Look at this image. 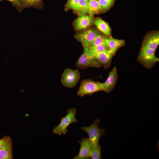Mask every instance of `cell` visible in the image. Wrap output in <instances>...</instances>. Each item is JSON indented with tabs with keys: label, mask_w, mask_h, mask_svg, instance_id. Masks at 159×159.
<instances>
[{
	"label": "cell",
	"mask_w": 159,
	"mask_h": 159,
	"mask_svg": "<svg viewBox=\"0 0 159 159\" xmlns=\"http://www.w3.org/2000/svg\"><path fill=\"white\" fill-rule=\"evenodd\" d=\"M67 113L65 116L62 118L59 124L54 128L53 132L54 134L59 136L62 134H66L68 126L72 123L77 122V120L75 117L77 111L75 108L69 109Z\"/></svg>",
	"instance_id": "cell-1"
},
{
	"label": "cell",
	"mask_w": 159,
	"mask_h": 159,
	"mask_svg": "<svg viewBox=\"0 0 159 159\" xmlns=\"http://www.w3.org/2000/svg\"><path fill=\"white\" fill-rule=\"evenodd\" d=\"M103 90L102 83L91 79L83 80L81 83L77 94L82 97L86 95H92L95 92Z\"/></svg>",
	"instance_id": "cell-2"
},
{
	"label": "cell",
	"mask_w": 159,
	"mask_h": 159,
	"mask_svg": "<svg viewBox=\"0 0 159 159\" xmlns=\"http://www.w3.org/2000/svg\"><path fill=\"white\" fill-rule=\"evenodd\" d=\"M83 47V52L75 64L76 67L80 69H84L88 67H100L99 64L95 58L88 47Z\"/></svg>",
	"instance_id": "cell-3"
},
{
	"label": "cell",
	"mask_w": 159,
	"mask_h": 159,
	"mask_svg": "<svg viewBox=\"0 0 159 159\" xmlns=\"http://www.w3.org/2000/svg\"><path fill=\"white\" fill-rule=\"evenodd\" d=\"M155 51L147 48H141L138 59V62L146 68H151L159 61L155 55Z\"/></svg>",
	"instance_id": "cell-4"
},
{
	"label": "cell",
	"mask_w": 159,
	"mask_h": 159,
	"mask_svg": "<svg viewBox=\"0 0 159 159\" xmlns=\"http://www.w3.org/2000/svg\"><path fill=\"white\" fill-rule=\"evenodd\" d=\"M100 122V120L97 119L95 120L94 122L91 123L90 126H84L80 128L82 130L87 133L89 136V139L92 144L99 143L100 138L105 134V130L99 127Z\"/></svg>",
	"instance_id": "cell-5"
},
{
	"label": "cell",
	"mask_w": 159,
	"mask_h": 159,
	"mask_svg": "<svg viewBox=\"0 0 159 159\" xmlns=\"http://www.w3.org/2000/svg\"><path fill=\"white\" fill-rule=\"evenodd\" d=\"M80 78V74L77 69L67 68L64 71L61 78V82L64 87L73 88L75 86Z\"/></svg>",
	"instance_id": "cell-6"
},
{
	"label": "cell",
	"mask_w": 159,
	"mask_h": 159,
	"mask_svg": "<svg viewBox=\"0 0 159 159\" xmlns=\"http://www.w3.org/2000/svg\"><path fill=\"white\" fill-rule=\"evenodd\" d=\"M76 33L74 36L76 39L80 42L83 47H88L92 42L99 34L93 28H87Z\"/></svg>",
	"instance_id": "cell-7"
},
{
	"label": "cell",
	"mask_w": 159,
	"mask_h": 159,
	"mask_svg": "<svg viewBox=\"0 0 159 159\" xmlns=\"http://www.w3.org/2000/svg\"><path fill=\"white\" fill-rule=\"evenodd\" d=\"M94 20V16L89 15L79 16L73 23L74 29L76 31H81L87 29L93 24Z\"/></svg>",
	"instance_id": "cell-8"
},
{
	"label": "cell",
	"mask_w": 159,
	"mask_h": 159,
	"mask_svg": "<svg viewBox=\"0 0 159 159\" xmlns=\"http://www.w3.org/2000/svg\"><path fill=\"white\" fill-rule=\"evenodd\" d=\"M80 148L79 152L73 159H85L90 158L91 149V143L89 138H82L78 141Z\"/></svg>",
	"instance_id": "cell-9"
},
{
	"label": "cell",
	"mask_w": 159,
	"mask_h": 159,
	"mask_svg": "<svg viewBox=\"0 0 159 159\" xmlns=\"http://www.w3.org/2000/svg\"><path fill=\"white\" fill-rule=\"evenodd\" d=\"M115 53L107 50L93 55L100 66L107 69L110 67L112 58Z\"/></svg>",
	"instance_id": "cell-10"
},
{
	"label": "cell",
	"mask_w": 159,
	"mask_h": 159,
	"mask_svg": "<svg viewBox=\"0 0 159 159\" xmlns=\"http://www.w3.org/2000/svg\"><path fill=\"white\" fill-rule=\"evenodd\" d=\"M159 44V34L158 32H153L145 37L141 48H147L156 50Z\"/></svg>",
	"instance_id": "cell-11"
},
{
	"label": "cell",
	"mask_w": 159,
	"mask_h": 159,
	"mask_svg": "<svg viewBox=\"0 0 159 159\" xmlns=\"http://www.w3.org/2000/svg\"><path fill=\"white\" fill-rule=\"evenodd\" d=\"M117 69L114 67L110 72L105 82L103 83V90L106 93L111 91L115 87L118 78Z\"/></svg>",
	"instance_id": "cell-12"
},
{
	"label": "cell",
	"mask_w": 159,
	"mask_h": 159,
	"mask_svg": "<svg viewBox=\"0 0 159 159\" xmlns=\"http://www.w3.org/2000/svg\"><path fill=\"white\" fill-rule=\"evenodd\" d=\"M43 5L42 0H19V8L18 11L20 12L26 8L31 7L41 9Z\"/></svg>",
	"instance_id": "cell-13"
},
{
	"label": "cell",
	"mask_w": 159,
	"mask_h": 159,
	"mask_svg": "<svg viewBox=\"0 0 159 159\" xmlns=\"http://www.w3.org/2000/svg\"><path fill=\"white\" fill-rule=\"evenodd\" d=\"M87 14L91 16L99 14L105 12L99 4L97 0H89Z\"/></svg>",
	"instance_id": "cell-14"
},
{
	"label": "cell",
	"mask_w": 159,
	"mask_h": 159,
	"mask_svg": "<svg viewBox=\"0 0 159 159\" xmlns=\"http://www.w3.org/2000/svg\"><path fill=\"white\" fill-rule=\"evenodd\" d=\"M93 24L97 28L105 35L111 34V29L108 24L100 17L95 19Z\"/></svg>",
	"instance_id": "cell-15"
},
{
	"label": "cell",
	"mask_w": 159,
	"mask_h": 159,
	"mask_svg": "<svg viewBox=\"0 0 159 159\" xmlns=\"http://www.w3.org/2000/svg\"><path fill=\"white\" fill-rule=\"evenodd\" d=\"M125 42L123 39H118L112 37L108 38L107 45L110 51L115 53L117 50L122 46H124Z\"/></svg>",
	"instance_id": "cell-16"
},
{
	"label": "cell",
	"mask_w": 159,
	"mask_h": 159,
	"mask_svg": "<svg viewBox=\"0 0 159 159\" xmlns=\"http://www.w3.org/2000/svg\"><path fill=\"white\" fill-rule=\"evenodd\" d=\"M88 9V1L79 0L77 6L73 10V12L76 15L80 16L87 14Z\"/></svg>",
	"instance_id": "cell-17"
},
{
	"label": "cell",
	"mask_w": 159,
	"mask_h": 159,
	"mask_svg": "<svg viewBox=\"0 0 159 159\" xmlns=\"http://www.w3.org/2000/svg\"><path fill=\"white\" fill-rule=\"evenodd\" d=\"M12 143L6 145L0 149V159H12Z\"/></svg>",
	"instance_id": "cell-18"
},
{
	"label": "cell",
	"mask_w": 159,
	"mask_h": 159,
	"mask_svg": "<svg viewBox=\"0 0 159 159\" xmlns=\"http://www.w3.org/2000/svg\"><path fill=\"white\" fill-rule=\"evenodd\" d=\"M101 147L99 143L96 144H91L90 158L92 159H101Z\"/></svg>",
	"instance_id": "cell-19"
},
{
	"label": "cell",
	"mask_w": 159,
	"mask_h": 159,
	"mask_svg": "<svg viewBox=\"0 0 159 159\" xmlns=\"http://www.w3.org/2000/svg\"><path fill=\"white\" fill-rule=\"evenodd\" d=\"M108 38L100 34L95 37L90 44V46H94L105 44L107 45Z\"/></svg>",
	"instance_id": "cell-20"
},
{
	"label": "cell",
	"mask_w": 159,
	"mask_h": 159,
	"mask_svg": "<svg viewBox=\"0 0 159 159\" xmlns=\"http://www.w3.org/2000/svg\"><path fill=\"white\" fill-rule=\"evenodd\" d=\"M88 47L92 54H97L109 50L107 45L105 44L94 46H90Z\"/></svg>",
	"instance_id": "cell-21"
},
{
	"label": "cell",
	"mask_w": 159,
	"mask_h": 159,
	"mask_svg": "<svg viewBox=\"0 0 159 159\" xmlns=\"http://www.w3.org/2000/svg\"><path fill=\"white\" fill-rule=\"evenodd\" d=\"M100 5L105 11L108 10L112 6L114 0H97Z\"/></svg>",
	"instance_id": "cell-22"
},
{
	"label": "cell",
	"mask_w": 159,
	"mask_h": 159,
	"mask_svg": "<svg viewBox=\"0 0 159 159\" xmlns=\"http://www.w3.org/2000/svg\"><path fill=\"white\" fill-rule=\"evenodd\" d=\"M79 0H67L65 5L64 10L67 11L69 10H73L77 6Z\"/></svg>",
	"instance_id": "cell-23"
},
{
	"label": "cell",
	"mask_w": 159,
	"mask_h": 159,
	"mask_svg": "<svg viewBox=\"0 0 159 159\" xmlns=\"http://www.w3.org/2000/svg\"><path fill=\"white\" fill-rule=\"evenodd\" d=\"M12 142L11 138L9 136H5L0 139V149L6 145Z\"/></svg>",
	"instance_id": "cell-24"
},
{
	"label": "cell",
	"mask_w": 159,
	"mask_h": 159,
	"mask_svg": "<svg viewBox=\"0 0 159 159\" xmlns=\"http://www.w3.org/2000/svg\"><path fill=\"white\" fill-rule=\"evenodd\" d=\"M4 0H0V1ZM9 1L11 3L13 6L16 7L17 10L18 11L19 8V0H5Z\"/></svg>",
	"instance_id": "cell-25"
},
{
	"label": "cell",
	"mask_w": 159,
	"mask_h": 159,
	"mask_svg": "<svg viewBox=\"0 0 159 159\" xmlns=\"http://www.w3.org/2000/svg\"></svg>",
	"instance_id": "cell-26"
}]
</instances>
